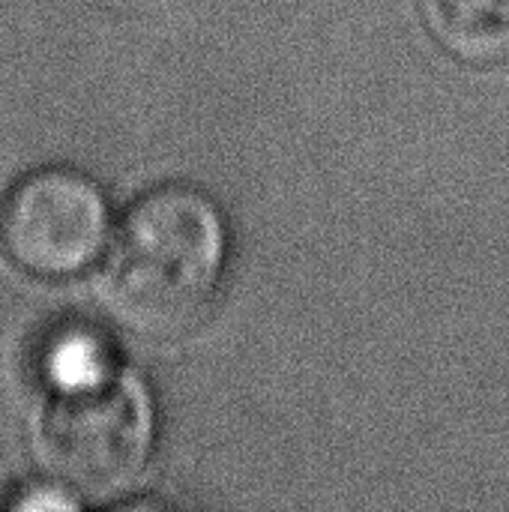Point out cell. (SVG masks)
<instances>
[{
    "mask_svg": "<svg viewBox=\"0 0 509 512\" xmlns=\"http://www.w3.org/2000/svg\"><path fill=\"white\" fill-rule=\"evenodd\" d=\"M228 261V222L204 189L159 183L123 213L102 276L111 312L150 339L180 336L210 309Z\"/></svg>",
    "mask_w": 509,
    "mask_h": 512,
    "instance_id": "cell-1",
    "label": "cell"
},
{
    "mask_svg": "<svg viewBox=\"0 0 509 512\" xmlns=\"http://www.w3.org/2000/svg\"><path fill=\"white\" fill-rule=\"evenodd\" d=\"M156 441V411L141 378L126 369L51 393L39 420V459L81 504L117 501L141 480Z\"/></svg>",
    "mask_w": 509,
    "mask_h": 512,
    "instance_id": "cell-2",
    "label": "cell"
},
{
    "mask_svg": "<svg viewBox=\"0 0 509 512\" xmlns=\"http://www.w3.org/2000/svg\"><path fill=\"white\" fill-rule=\"evenodd\" d=\"M108 240V195L81 168L42 165L0 195V252L33 279L60 282L90 270Z\"/></svg>",
    "mask_w": 509,
    "mask_h": 512,
    "instance_id": "cell-3",
    "label": "cell"
},
{
    "mask_svg": "<svg viewBox=\"0 0 509 512\" xmlns=\"http://www.w3.org/2000/svg\"><path fill=\"white\" fill-rule=\"evenodd\" d=\"M429 15L438 39L462 60L509 54V0H432Z\"/></svg>",
    "mask_w": 509,
    "mask_h": 512,
    "instance_id": "cell-4",
    "label": "cell"
},
{
    "mask_svg": "<svg viewBox=\"0 0 509 512\" xmlns=\"http://www.w3.org/2000/svg\"><path fill=\"white\" fill-rule=\"evenodd\" d=\"M36 369L48 393H57L102 381L114 375L120 363L99 330H90L84 324H66L45 336V345L36 357Z\"/></svg>",
    "mask_w": 509,
    "mask_h": 512,
    "instance_id": "cell-5",
    "label": "cell"
},
{
    "mask_svg": "<svg viewBox=\"0 0 509 512\" xmlns=\"http://www.w3.org/2000/svg\"><path fill=\"white\" fill-rule=\"evenodd\" d=\"M3 510L27 512V510H78L81 501L63 489L57 480H30L24 486H15L3 501H0Z\"/></svg>",
    "mask_w": 509,
    "mask_h": 512,
    "instance_id": "cell-6",
    "label": "cell"
}]
</instances>
